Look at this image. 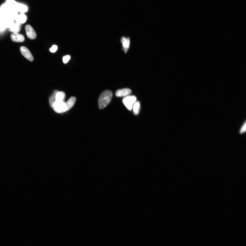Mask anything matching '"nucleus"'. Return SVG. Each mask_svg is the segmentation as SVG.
Here are the masks:
<instances>
[{
    "mask_svg": "<svg viewBox=\"0 0 246 246\" xmlns=\"http://www.w3.org/2000/svg\"><path fill=\"white\" fill-rule=\"evenodd\" d=\"M140 103L139 101H136L132 109L133 110V113L135 115L139 114L140 110Z\"/></svg>",
    "mask_w": 246,
    "mask_h": 246,
    "instance_id": "f8f14e48",
    "label": "nucleus"
},
{
    "mask_svg": "<svg viewBox=\"0 0 246 246\" xmlns=\"http://www.w3.org/2000/svg\"><path fill=\"white\" fill-rule=\"evenodd\" d=\"M21 29L20 24V23H13L10 26V31L13 33H17L19 32Z\"/></svg>",
    "mask_w": 246,
    "mask_h": 246,
    "instance_id": "9b49d317",
    "label": "nucleus"
},
{
    "mask_svg": "<svg viewBox=\"0 0 246 246\" xmlns=\"http://www.w3.org/2000/svg\"><path fill=\"white\" fill-rule=\"evenodd\" d=\"M76 98L75 97L72 96L70 98L68 101L65 102L66 105V112L71 109L74 106L76 101Z\"/></svg>",
    "mask_w": 246,
    "mask_h": 246,
    "instance_id": "1a4fd4ad",
    "label": "nucleus"
},
{
    "mask_svg": "<svg viewBox=\"0 0 246 246\" xmlns=\"http://www.w3.org/2000/svg\"><path fill=\"white\" fill-rule=\"evenodd\" d=\"M66 97V94L64 92L58 91L56 95V102H64Z\"/></svg>",
    "mask_w": 246,
    "mask_h": 246,
    "instance_id": "9d476101",
    "label": "nucleus"
},
{
    "mask_svg": "<svg viewBox=\"0 0 246 246\" xmlns=\"http://www.w3.org/2000/svg\"><path fill=\"white\" fill-rule=\"evenodd\" d=\"M11 38L13 42H23L25 40L23 35L17 33H13L11 35Z\"/></svg>",
    "mask_w": 246,
    "mask_h": 246,
    "instance_id": "0eeeda50",
    "label": "nucleus"
},
{
    "mask_svg": "<svg viewBox=\"0 0 246 246\" xmlns=\"http://www.w3.org/2000/svg\"><path fill=\"white\" fill-rule=\"evenodd\" d=\"M58 90H55L54 91L51 96L49 99V102L50 106L52 107L53 104L55 103L56 102V95L57 93H58Z\"/></svg>",
    "mask_w": 246,
    "mask_h": 246,
    "instance_id": "2eb2a0df",
    "label": "nucleus"
},
{
    "mask_svg": "<svg viewBox=\"0 0 246 246\" xmlns=\"http://www.w3.org/2000/svg\"><path fill=\"white\" fill-rule=\"evenodd\" d=\"M246 123H245L244 125L243 126L241 129L240 130V134L244 133V132H245L246 129Z\"/></svg>",
    "mask_w": 246,
    "mask_h": 246,
    "instance_id": "a211bd4d",
    "label": "nucleus"
},
{
    "mask_svg": "<svg viewBox=\"0 0 246 246\" xmlns=\"http://www.w3.org/2000/svg\"><path fill=\"white\" fill-rule=\"evenodd\" d=\"M136 96L129 95L124 98L123 102L127 109L129 110H131L135 103L136 101Z\"/></svg>",
    "mask_w": 246,
    "mask_h": 246,
    "instance_id": "f03ea898",
    "label": "nucleus"
},
{
    "mask_svg": "<svg viewBox=\"0 0 246 246\" xmlns=\"http://www.w3.org/2000/svg\"><path fill=\"white\" fill-rule=\"evenodd\" d=\"M132 93V91L130 89L125 88L120 89L116 93V96L118 97H125L130 95Z\"/></svg>",
    "mask_w": 246,
    "mask_h": 246,
    "instance_id": "423d86ee",
    "label": "nucleus"
},
{
    "mask_svg": "<svg viewBox=\"0 0 246 246\" xmlns=\"http://www.w3.org/2000/svg\"><path fill=\"white\" fill-rule=\"evenodd\" d=\"M14 7L18 11L22 13L26 12L28 10V8L24 5L16 3Z\"/></svg>",
    "mask_w": 246,
    "mask_h": 246,
    "instance_id": "ddd939ff",
    "label": "nucleus"
},
{
    "mask_svg": "<svg viewBox=\"0 0 246 246\" xmlns=\"http://www.w3.org/2000/svg\"><path fill=\"white\" fill-rule=\"evenodd\" d=\"M54 110L58 113H61L66 112L65 102H56L52 107Z\"/></svg>",
    "mask_w": 246,
    "mask_h": 246,
    "instance_id": "7ed1b4c3",
    "label": "nucleus"
},
{
    "mask_svg": "<svg viewBox=\"0 0 246 246\" xmlns=\"http://www.w3.org/2000/svg\"><path fill=\"white\" fill-rule=\"evenodd\" d=\"M26 17L23 13H21L19 15L16 17V20L19 23H24L26 20Z\"/></svg>",
    "mask_w": 246,
    "mask_h": 246,
    "instance_id": "4468645a",
    "label": "nucleus"
},
{
    "mask_svg": "<svg viewBox=\"0 0 246 246\" xmlns=\"http://www.w3.org/2000/svg\"><path fill=\"white\" fill-rule=\"evenodd\" d=\"M27 36L29 39H34L36 38L37 35L35 31L32 27L29 25H27L25 28Z\"/></svg>",
    "mask_w": 246,
    "mask_h": 246,
    "instance_id": "20e7f679",
    "label": "nucleus"
},
{
    "mask_svg": "<svg viewBox=\"0 0 246 246\" xmlns=\"http://www.w3.org/2000/svg\"><path fill=\"white\" fill-rule=\"evenodd\" d=\"M6 1H8V0H6Z\"/></svg>",
    "mask_w": 246,
    "mask_h": 246,
    "instance_id": "6ab92c4d",
    "label": "nucleus"
},
{
    "mask_svg": "<svg viewBox=\"0 0 246 246\" xmlns=\"http://www.w3.org/2000/svg\"><path fill=\"white\" fill-rule=\"evenodd\" d=\"M121 42L122 44L123 49L125 53L127 52L130 45V40L129 38L123 37L121 39Z\"/></svg>",
    "mask_w": 246,
    "mask_h": 246,
    "instance_id": "6e6552de",
    "label": "nucleus"
},
{
    "mask_svg": "<svg viewBox=\"0 0 246 246\" xmlns=\"http://www.w3.org/2000/svg\"><path fill=\"white\" fill-rule=\"evenodd\" d=\"M58 46L56 45H54L50 49V52L52 53L55 52L58 49Z\"/></svg>",
    "mask_w": 246,
    "mask_h": 246,
    "instance_id": "f3484780",
    "label": "nucleus"
},
{
    "mask_svg": "<svg viewBox=\"0 0 246 246\" xmlns=\"http://www.w3.org/2000/svg\"><path fill=\"white\" fill-rule=\"evenodd\" d=\"M70 59H71V56L69 55L64 56L63 58V63L65 64L67 63L69 61Z\"/></svg>",
    "mask_w": 246,
    "mask_h": 246,
    "instance_id": "dca6fc26",
    "label": "nucleus"
},
{
    "mask_svg": "<svg viewBox=\"0 0 246 246\" xmlns=\"http://www.w3.org/2000/svg\"><path fill=\"white\" fill-rule=\"evenodd\" d=\"M113 93L111 91L105 90L101 93L100 96L99 100L98 105L100 109H103L109 104L113 97Z\"/></svg>",
    "mask_w": 246,
    "mask_h": 246,
    "instance_id": "f257e3e1",
    "label": "nucleus"
},
{
    "mask_svg": "<svg viewBox=\"0 0 246 246\" xmlns=\"http://www.w3.org/2000/svg\"><path fill=\"white\" fill-rule=\"evenodd\" d=\"M20 49L21 53L24 57L30 61H33V56L28 48L22 46L20 48Z\"/></svg>",
    "mask_w": 246,
    "mask_h": 246,
    "instance_id": "39448f33",
    "label": "nucleus"
}]
</instances>
